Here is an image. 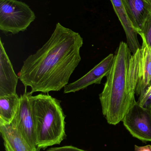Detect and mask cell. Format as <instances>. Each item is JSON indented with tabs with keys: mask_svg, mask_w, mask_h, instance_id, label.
<instances>
[{
	"mask_svg": "<svg viewBox=\"0 0 151 151\" xmlns=\"http://www.w3.org/2000/svg\"><path fill=\"white\" fill-rule=\"evenodd\" d=\"M80 35L58 23L48 41L24 61L18 76L32 93L59 91L81 60Z\"/></svg>",
	"mask_w": 151,
	"mask_h": 151,
	"instance_id": "obj_1",
	"label": "cell"
},
{
	"mask_svg": "<svg viewBox=\"0 0 151 151\" xmlns=\"http://www.w3.org/2000/svg\"><path fill=\"white\" fill-rule=\"evenodd\" d=\"M131 54L127 44L121 42L114 56L113 65L106 76L103 89L99 95L103 115L110 125L115 126L122 122L136 101L140 51Z\"/></svg>",
	"mask_w": 151,
	"mask_h": 151,
	"instance_id": "obj_2",
	"label": "cell"
},
{
	"mask_svg": "<svg viewBox=\"0 0 151 151\" xmlns=\"http://www.w3.org/2000/svg\"><path fill=\"white\" fill-rule=\"evenodd\" d=\"M32 95L30 91L28 99L38 148L45 150L60 144L66 137V116L61 101L48 94Z\"/></svg>",
	"mask_w": 151,
	"mask_h": 151,
	"instance_id": "obj_3",
	"label": "cell"
},
{
	"mask_svg": "<svg viewBox=\"0 0 151 151\" xmlns=\"http://www.w3.org/2000/svg\"><path fill=\"white\" fill-rule=\"evenodd\" d=\"M35 15L28 5L17 0H0V30L16 34L26 30Z\"/></svg>",
	"mask_w": 151,
	"mask_h": 151,
	"instance_id": "obj_4",
	"label": "cell"
},
{
	"mask_svg": "<svg viewBox=\"0 0 151 151\" xmlns=\"http://www.w3.org/2000/svg\"><path fill=\"white\" fill-rule=\"evenodd\" d=\"M133 137L146 143L151 142V107H144L134 101L122 120Z\"/></svg>",
	"mask_w": 151,
	"mask_h": 151,
	"instance_id": "obj_5",
	"label": "cell"
},
{
	"mask_svg": "<svg viewBox=\"0 0 151 151\" xmlns=\"http://www.w3.org/2000/svg\"><path fill=\"white\" fill-rule=\"evenodd\" d=\"M29 92L25 90L20 96L19 109L12 122L29 145L34 150L38 148L33 113L29 104Z\"/></svg>",
	"mask_w": 151,
	"mask_h": 151,
	"instance_id": "obj_6",
	"label": "cell"
},
{
	"mask_svg": "<svg viewBox=\"0 0 151 151\" xmlns=\"http://www.w3.org/2000/svg\"><path fill=\"white\" fill-rule=\"evenodd\" d=\"M114 56L111 54L104 58L87 74L64 88V93H74L84 89L93 84H100L105 76L110 73L113 63Z\"/></svg>",
	"mask_w": 151,
	"mask_h": 151,
	"instance_id": "obj_7",
	"label": "cell"
},
{
	"mask_svg": "<svg viewBox=\"0 0 151 151\" xmlns=\"http://www.w3.org/2000/svg\"><path fill=\"white\" fill-rule=\"evenodd\" d=\"M18 76L13 70L3 43L0 41V97L17 94Z\"/></svg>",
	"mask_w": 151,
	"mask_h": 151,
	"instance_id": "obj_8",
	"label": "cell"
},
{
	"mask_svg": "<svg viewBox=\"0 0 151 151\" xmlns=\"http://www.w3.org/2000/svg\"><path fill=\"white\" fill-rule=\"evenodd\" d=\"M0 132L4 142V149L9 151H40L34 150L12 122L0 121Z\"/></svg>",
	"mask_w": 151,
	"mask_h": 151,
	"instance_id": "obj_9",
	"label": "cell"
},
{
	"mask_svg": "<svg viewBox=\"0 0 151 151\" xmlns=\"http://www.w3.org/2000/svg\"><path fill=\"white\" fill-rule=\"evenodd\" d=\"M136 94L140 96L151 84V48L143 37Z\"/></svg>",
	"mask_w": 151,
	"mask_h": 151,
	"instance_id": "obj_10",
	"label": "cell"
},
{
	"mask_svg": "<svg viewBox=\"0 0 151 151\" xmlns=\"http://www.w3.org/2000/svg\"><path fill=\"white\" fill-rule=\"evenodd\" d=\"M129 20L138 35L148 17L151 14L150 6L147 0H121Z\"/></svg>",
	"mask_w": 151,
	"mask_h": 151,
	"instance_id": "obj_11",
	"label": "cell"
},
{
	"mask_svg": "<svg viewBox=\"0 0 151 151\" xmlns=\"http://www.w3.org/2000/svg\"><path fill=\"white\" fill-rule=\"evenodd\" d=\"M111 1L126 33L127 44L131 53L133 54H135L142 47L138 41V34L131 24L122 1L111 0Z\"/></svg>",
	"mask_w": 151,
	"mask_h": 151,
	"instance_id": "obj_12",
	"label": "cell"
},
{
	"mask_svg": "<svg viewBox=\"0 0 151 151\" xmlns=\"http://www.w3.org/2000/svg\"><path fill=\"white\" fill-rule=\"evenodd\" d=\"M20 101L17 94L0 97V121L12 122L19 109Z\"/></svg>",
	"mask_w": 151,
	"mask_h": 151,
	"instance_id": "obj_13",
	"label": "cell"
},
{
	"mask_svg": "<svg viewBox=\"0 0 151 151\" xmlns=\"http://www.w3.org/2000/svg\"><path fill=\"white\" fill-rule=\"evenodd\" d=\"M139 35L144 38L148 46L151 48V14L144 24Z\"/></svg>",
	"mask_w": 151,
	"mask_h": 151,
	"instance_id": "obj_14",
	"label": "cell"
},
{
	"mask_svg": "<svg viewBox=\"0 0 151 151\" xmlns=\"http://www.w3.org/2000/svg\"><path fill=\"white\" fill-rule=\"evenodd\" d=\"M46 151H88L79 149L72 145H66L62 147L50 148Z\"/></svg>",
	"mask_w": 151,
	"mask_h": 151,
	"instance_id": "obj_15",
	"label": "cell"
},
{
	"mask_svg": "<svg viewBox=\"0 0 151 151\" xmlns=\"http://www.w3.org/2000/svg\"><path fill=\"white\" fill-rule=\"evenodd\" d=\"M135 151H151V145H150L144 146H138L135 145L134 146Z\"/></svg>",
	"mask_w": 151,
	"mask_h": 151,
	"instance_id": "obj_16",
	"label": "cell"
},
{
	"mask_svg": "<svg viewBox=\"0 0 151 151\" xmlns=\"http://www.w3.org/2000/svg\"><path fill=\"white\" fill-rule=\"evenodd\" d=\"M147 1H148V2L149 3V4H150V6L151 9V0H147Z\"/></svg>",
	"mask_w": 151,
	"mask_h": 151,
	"instance_id": "obj_17",
	"label": "cell"
},
{
	"mask_svg": "<svg viewBox=\"0 0 151 151\" xmlns=\"http://www.w3.org/2000/svg\"></svg>",
	"mask_w": 151,
	"mask_h": 151,
	"instance_id": "obj_18",
	"label": "cell"
}]
</instances>
